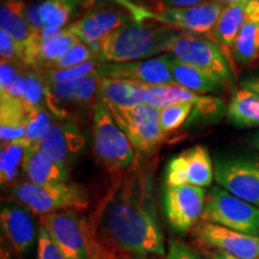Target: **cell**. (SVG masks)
<instances>
[{"label": "cell", "instance_id": "cell-1", "mask_svg": "<svg viewBox=\"0 0 259 259\" xmlns=\"http://www.w3.org/2000/svg\"><path fill=\"white\" fill-rule=\"evenodd\" d=\"M102 232L113 247L126 253L166 254L151 173L135 170L114 187L103 205Z\"/></svg>", "mask_w": 259, "mask_h": 259}, {"label": "cell", "instance_id": "cell-2", "mask_svg": "<svg viewBox=\"0 0 259 259\" xmlns=\"http://www.w3.org/2000/svg\"><path fill=\"white\" fill-rule=\"evenodd\" d=\"M153 22L132 21L111 32L97 44L100 63L144 60L166 53L168 42L179 30Z\"/></svg>", "mask_w": 259, "mask_h": 259}, {"label": "cell", "instance_id": "cell-3", "mask_svg": "<svg viewBox=\"0 0 259 259\" xmlns=\"http://www.w3.org/2000/svg\"><path fill=\"white\" fill-rule=\"evenodd\" d=\"M58 247L67 259H116L96 238L92 222L76 210L41 216Z\"/></svg>", "mask_w": 259, "mask_h": 259}, {"label": "cell", "instance_id": "cell-4", "mask_svg": "<svg viewBox=\"0 0 259 259\" xmlns=\"http://www.w3.org/2000/svg\"><path fill=\"white\" fill-rule=\"evenodd\" d=\"M93 150L96 160L109 173H121L135 167L137 153L109 109L96 101L93 108Z\"/></svg>", "mask_w": 259, "mask_h": 259}, {"label": "cell", "instance_id": "cell-5", "mask_svg": "<svg viewBox=\"0 0 259 259\" xmlns=\"http://www.w3.org/2000/svg\"><path fill=\"white\" fill-rule=\"evenodd\" d=\"M10 198L21 204L32 213L40 216L66 210H85L90 198L85 189L74 183H57L36 185L29 181L12 185Z\"/></svg>", "mask_w": 259, "mask_h": 259}, {"label": "cell", "instance_id": "cell-6", "mask_svg": "<svg viewBox=\"0 0 259 259\" xmlns=\"http://www.w3.org/2000/svg\"><path fill=\"white\" fill-rule=\"evenodd\" d=\"M166 53L212 77L226 87L233 83V70L221 47L211 38L179 31L168 42Z\"/></svg>", "mask_w": 259, "mask_h": 259}, {"label": "cell", "instance_id": "cell-7", "mask_svg": "<svg viewBox=\"0 0 259 259\" xmlns=\"http://www.w3.org/2000/svg\"><path fill=\"white\" fill-rule=\"evenodd\" d=\"M200 221L259 236V208L221 187H210L206 192L205 206Z\"/></svg>", "mask_w": 259, "mask_h": 259}, {"label": "cell", "instance_id": "cell-8", "mask_svg": "<svg viewBox=\"0 0 259 259\" xmlns=\"http://www.w3.org/2000/svg\"><path fill=\"white\" fill-rule=\"evenodd\" d=\"M213 169L220 187L259 208V156L223 155L216 157Z\"/></svg>", "mask_w": 259, "mask_h": 259}, {"label": "cell", "instance_id": "cell-9", "mask_svg": "<svg viewBox=\"0 0 259 259\" xmlns=\"http://www.w3.org/2000/svg\"><path fill=\"white\" fill-rule=\"evenodd\" d=\"M108 109L136 153L147 156L153 154L166 137L160 126V109L153 106L144 103L134 108Z\"/></svg>", "mask_w": 259, "mask_h": 259}, {"label": "cell", "instance_id": "cell-10", "mask_svg": "<svg viewBox=\"0 0 259 259\" xmlns=\"http://www.w3.org/2000/svg\"><path fill=\"white\" fill-rule=\"evenodd\" d=\"M206 191L190 185H166L163 190V211L168 225L178 233H186L202 220Z\"/></svg>", "mask_w": 259, "mask_h": 259}, {"label": "cell", "instance_id": "cell-11", "mask_svg": "<svg viewBox=\"0 0 259 259\" xmlns=\"http://www.w3.org/2000/svg\"><path fill=\"white\" fill-rule=\"evenodd\" d=\"M215 179L213 162L204 145H194L171 157L164 170L166 185L209 187Z\"/></svg>", "mask_w": 259, "mask_h": 259}, {"label": "cell", "instance_id": "cell-12", "mask_svg": "<svg viewBox=\"0 0 259 259\" xmlns=\"http://www.w3.org/2000/svg\"><path fill=\"white\" fill-rule=\"evenodd\" d=\"M171 54L125 63H100L96 74L101 78L125 79L145 85H177L170 70Z\"/></svg>", "mask_w": 259, "mask_h": 259}, {"label": "cell", "instance_id": "cell-13", "mask_svg": "<svg viewBox=\"0 0 259 259\" xmlns=\"http://www.w3.org/2000/svg\"><path fill=\"white\" fill-rule=\"evenodd\" d=\"M226 6L220 2L208 0L191 8L163 9L155 12L153 21L179 31L204 36L211 34Z\"/></svg>", "mask_w": 259, "mask_h": 259}, {"label": "cell", "instance_id": "cell-14", "mask_svg": "<svg viewBox=\"0 0 259 259\" xmlns=\"http://www.w3.org/2000/svg\"><path fill=\"white\" fill-rule=\"evenodd\" d=\"M36 145L52 160L70 170L87 147V137L78 126L70 120L54 121Z\"/></svg>", "mask_w": 259, "mask_h": 259}, {"label": "cell", "instance_id": "cell-15", "mask_svg": "<svg viewBox=\"0 0 259 259\" xmlns=\"http://www.w3.org/2000/svg\"><path fill=\"white\" fill-rule=\"evenodd\" d=\"M132 21H135L134 16L120 5L94 6L67 29L84 44L94 45Z\"/></svg>", "mask_w": 259, "mask_h": 259}, {"label": "cell", "instance_id": "cell-16", "mask_svg": "<svg viewBox=\"0 0 259 259\" xmlns=\"http://www.w3.org/2000/svg\"><path fill=\"white\" fill-rule=\"evenodd\" d=\"M199 242L216 251H222L240 259H259V236L232 231L215 223L200 221L193 228Z\"/></svg>", "mask_w": 259, "mask_h": 259}, {"label": "cell", "instance_id": "cell-17", "mask_svg": "<svg viewBox=\"0 0 259 259\" xmlns=\"http://www.w3.org/2000/svg\"><path fill=\"white\" fill-rule=\"evenodd\" d=\"M101 77L96 72L83 77L76 82L63 84H47L46 107L52 114L64 120L67 116V108L84 106L99 96Z\"/></svg>", "mask_w": 259, "mask_h": 259}, {"label": "cell", "instance_id": "cell-18", "mask_svg": "<svg viewBox=\"0 0 259 259\" xmlns=\"http://www.w3.org/2000/svg\"><path fill=\"white\" fill-rule=\"evenodd\" d=\"M31 211L15 202L2 205L0 223L6 238L19 253L25 254L36 239V225Z\"/></svg>", "mask_w": 259, "mask_h": 259}, {"label": "cell", "instance_id": "cell-19", "mask_svg": "<svg viewBox=\"0 0 259 259\" xmlns=\"http://www.w3.org/2000/svg\"><path fill=\"white\" fill-rule=\"evenodd\" d=\"M22 173L27 180L36 185L67 183L70 170L52 160L50 155L45 153L36 144H32L25 153Z\"/></svg>", "mask_w": 259, "mask_h": 259}, {"label": "cell", "instance_id": "cell-20", "mask_svg": "<svg viewBox=\"0 0 259 259\" xmlns=\"http://www.w3.org/2000/svg\"><path fill=\"white\" fill-rule=\"evenodd\" d=\"M144 84L125 79L101 78L97 101L107 108L127 109L144 105Z\"/></svg>", "mask_w": 259, "mask_h": 259}, {"label": "cell", "instance_id": "cell-21", "mask_svg": "<svg viewBox=\"0 0 259 259\" xmlns=\"http://www.w3.org/2000/svg\"><path fill=\"white\" fill-rule=\"evenodd\" d=\"M234 59L248 65L259 57V0H250L246 21L232 47Z\"/></svg>", "mask_w": 259, "mask_h": 259}, {"label": "cell", "instance_id": "cell-22", "mask_svg": "<svg viewBox=\"0 0 259 259\" xmlns=\"http://www.w3.org/2000/svg\"><path fill=\"white\" fill-rule=\"evenodd\" d=\"M0 25L3 30L11 35L21 51L23 52L34 37V31L25 17L24 0H2L0 3Z\"/></svg>", "mask_w": 259, "mask_h": 259}, {"label": "cell", "instance_id": "cell-23", "mask_svg": "<svg viewBox=\"0 0 259 259\" xmlns=\"http://www.w3.org/2000/svg\"><path fill=\"white\" fill-rule=\"evenodd\" d=\"M28 112L21 101L0 99V139L2 144L24 139Z\"/></svg>", "mask_w": 259, "mask_h": 259}, {"label": "cell", "instance_id": "cell-24", "mask_svg": "<svg viewBox=\"0 0 259 259\" xmlns=\"http://www.w3.org/2000/svg\"><path fill=\"white\" fill-rule=\"evenodd\" d=\"M248 3L250 0H242L235 4L227 5L223 10L221 17L210 34L212 40L218 42L220 46L233 47L235 38L246 21Z\"/></svg>", "mask_w": 259, "mask_h": 259}, {"label": "cell", "instance_id": "cell-25", "mask_svg": "<svg viewBox=\"0 0 259 259\" xmlns=\"http://www.w3.org/2000/svg\"><path fill=\"white\" fill-rule=\"evenodd\" d=\"M226 112L229 122L235 127H259V99L248 90H235Z\"/></svg>", "mask_w": 259, "mask_h": 259}, {"label": "cell", "instance_id": "cell-26", "mask_svg": "<svg viewBox=\"0 0 259 259\" xmlns=\"http://www.w3.org/2000/svg\"><path fill=\"white\" fill-rule=\"evenodd\" d=\"M170 70L177 85L183 87L198 95L206 93H218L223 88L222 84L213 79L212 77L194 69L190 65L181 63L174 56L170 58Z\"/></svg>", "mask_w": 259, "mask_h": 259}, {"label": "cell", "instance_id": "cell-27", "mask_svg": "<svg viewBox=\"0 0 259 259\" xmlns=\"http://www.w3.org/2000/svg\"><path fill=\"white\" fill-rule=\"evenodd\" d=\"M79 38L73 35L67 28H64L59 34L47 41L36 44V59L32 70L46 71L54 61L59 60L72 48Z\"/></svg>", "mask_w": 259, "mask_h": 259}, {"label": "cell", "instance_id": "cell-28", "mask_svg": "<svg viewBox=\"0 0 259 259\" xmlns=\"http://www.w3.org/2000/svg\"><path fill=\"white\" fill-rule=\"evenodd\" d=\"M144 103L157 109L183 102L198 103L203 96L179 85H145Z\"/></svg>", "mask_w": 259, "mask_h": 259}, {"label": "cell", "instance_id": "cell-29", "mask_svg": "<svg viewBox=\"0 0 259 259\" xmlns=\"http://www.w3.org/2000/svg\"><path fill=\"white\" fill-rule=\"evenodd\" d=\"M85 0H46L40 4V15L45 27L65 28L72 23V19L79 14Z\"/></svg>", "mask_w": 259, "mask_h": 259}, {"label": "cell", "instance_id": "cell-30", "mask_svg": "<svg viewBox=\"0 0 259 259\" xmlns=\"http://www.w3.org/2000/svg\"><path fill=\"white\" fill-rule=\"evenodd\" d=\"M30 144L24 139L10 142L2 144L0 151V181L2 186H8L12 184L18 177L19 170L22 171L25 153Z\"/></svg>", "mask_w": 259, "mask_h": 259}, {"label": "cell", "instance_id": "cell-31", "mask_svg": "<svg viewBox=\"0 0 259 259\" xmlns=\"http://www.w3.org/2000/svg\"><path fill=\"white\" fill-rule=\"evenodd\" d=\"M23 79L24 93L22 96V103L27 112L46 106L47 83L45 82L41 72L35 70H28L23 72Z\"/></svg>", "mask_w": 259, "mask_h": 259}, {"label": "cell", "instance_id": "cell-32", "mask_svg": "<svg viewBox=\"0 0 259 259\" xmlns=\"http://www.w3.org/2000/svg\"><path fill=\"white\" fill-rule=\"evenodd\" d=\"M24 93L23 73L14 63L2 60L0 64V99H10L22 102Z\"/></svg>", "mask_w": 259, "mask_h": 259}, {"label": "cell", "instance_id": "cell-33", "mask_svg": "<svg viewBox=\"0 0 259 259\" xmlns=\"http://www.w3.org/2000/svg\"><path fill=\"white\" fill-rule=\"evenodd\" d=\"M99 60H92L88 63L80 64L78 66L69 67V69L63 70H47L42 71L41 74L44 77L45 82L48 85H53V84H63V83H70L76 82L83 77L89 76V74L94 73L99 66Z\"/></svg>", "mask_w": 259, "mask_h": 259}, {"label": "cell", "instance_id": "cell-34", "mask_svg": "<svg viewBox=\"0 0 259 259\" xmlns=\"http://www.w3.org/2000/svg\"><path fill=\"white\" fill-rule=\"evenodd\" d=\"M198 103L183 102L160 109V126L162 131L167 135L168 132L176 131L180 126H183L189 120L194 107Z\"/></svg>", "mask_w": 259, "mask_h": 259}, {"label": "cell", "instance_id": "cell-35", "mask_svg": "<svg viewBox=\"0 0 259 259\" xmlns=\"http://www.w3.org/2000/svg\"><path fill=\"white\" fill-rule=\"evenodd\" d=\"M53 114L46 106L38 107L28 112V127L24 141L29 144H36L46 134L48 127L53 124Z\"/></svg>", "mask_w": 259, "mask_h": 259}, {"label": "cell", "instance_id": "cell-36", "mask_svg": "<svg viewBox=\"0 0 259 259\" xmlns=\"http://www.w3.org/2000/svg\"><path fill=\"white\" fill-rule=\"evenodd\" d=\"M92 60H99V58H97L95 52L90 48L89 45L79 40L63 58L54 61L47 70L69 69V67L78 66L80 64L88 63Z\"/></svg>", "mask_w": 259, "mask_h": 259}, {"label": "cell", "instance_id": "cell-37", "mask_svg": "<svg viewBox=\"0 0 259 259\" xmlns=\"http://www.w3.org/2000/svg\"><path fill=\"white\" fill-rule=\"evenodd\" d=\"M37 259H67L58 247L45 226H40L37 235Z\"/></svg>", "mask_w": 259, "mask_h": 259}, {"label": "cell", "instance_id": "cell-38", "mask_svg": "<svg viewBox=\"0 0 259 259\" xmlns=\"http://www.w3.org/2000/svg\"><path fill=\"white\" fill-rule=\"evenodd\" d=\"M0 57H2V60L16 65L17 63H22L18 45L11 37V35L3 29H0Z\"/></svg>", "mask_w": 259, "mask_h": 259}, {"label": "cell", "instance_id": "cell-39", "mask_svg": "<svg viewBox=\"0 0 259 259\" xmlns=\"http://www.w3.org/2000/svg\"><path fill=\"white\" fill-rule=\"evenodd\" d=\"M166 259H205L196 250L186 245L185 242L176 240L171 241L168 248Z\"/></svg>", "mask_w": 259, "mask_h": 259}, {"label": "cell", "instance_id": "cell-40", "mask_svg": "<svg viewBox=\"0 0 259 259\" xmlns=\"http://www.w3.org/2000/svg\"><path fill=\"white\" fill-rule=\"evenodd\" d=\"M25 17H27V21L30 28L34 31V34H37L44 30L45 24L41 19L40 15V4H25Z\"/></svg>", "mask_w": 259, "mask_h": 259}, {"label": "cell", "instance_id": "cell-41", "mask_svg": "<svg viewBox=\"0 0 259 259\" xmlns=\"http://www.w3.org/2000/svg\"><path fill=\"white\" fill-rule=\"evenodd\" d=\"M112 2H114L116 5H120L121 8H124V9L127 10L130 14L134 16L135 21H137V22L153 21V17H154L155 12L150 11V10L138 8V6H135V5L130 4V3L125 2V0H112Z\"/></svg>", "mask_w": 259, "mask_h": 259}, {"label": "cell", "instance_id": "cell-42", "mask_svg": "<svg viewBox=\"0 0 259 259\" xmlns=\"http://www.w3.org/2000/svg\"><path fill=\"white\" fill-rule=\"evenodd\" d=\"M164 9H184L191 8L208 2V0H160Z\"/></svg>", "mask_w": 259, "mask_h": 259}, {"label": "cell", "instance_id": "cell-43", "mask_svg": "<svg viewBox=\"0 0 259 259\" xmlns=\"http://www.w3.org/2000/svg\"><path fill=\"white\" fill-rule=\"evenodd\" d=\"M241 88H244L248 92L253 94L254 96H257L259 99V71L252 74L246 76L244 79L241 80Z\"/></svg>", "mask_w": 259, "mask_h": 259}, {"label": "cell", "instance_id": "cell-44", "mask_svg": "<svg viewBox=\"0 0 259 259\" xmlns=\"http://www.w3.org/2000/svg\"><path fill=\"white\" fill-rule=\"evenodd\" d=\"M211 259H240V258H236L234 255L226 253V252H222V251H215L211 254Z\"/></svg>", "mask_w": 259, "mask_h": 259}, {"label": "cell", "instance_id": "cell-45", "mask_svg": "<svg viewBox=\"0 0 259 259\" xmlns=\"http://www.w3.org/2000/svg\"><path fill=\"white\" fill-rule=\"evenodd\" d=\"M248 143L251 144L252 148L259 150V131L254 132L253 135H251V137L248 138Z\"/></svg>", "mask_w": 259, "mask_h": 259}, {"label": "cell", "instance_id": "cell-46", "mask_svg": "<svg viewBox=\"0 0 259 259\" xmlns=\"http://www.w3.org/2000/svg\"><path fill=\"white\" fill-rule=\"evenodd\" d=\"M125 2H127V3H130V4H132L135 6H138V8L147 9V8H145V5H144V3L147 2V0H125Z\"/></svg>", "mask_w": 259, "mask_h": 259}, {"label": "cell", "instance_id": "cell-47", "mask_svg": "<svg viewBox=\"0 0 259 259\" xmlns=\"http://www.w3.org/2000/svg\"><path fill=\"white\" fill-rule=\"evenodd\" d=\"M215 2H220L225 5H231V4H235V3L242 2V0H215Z\"/></svg>", "mask_w": 259, "mask_h": 259}, {"label": "cell", "instance_id": "cell-48", "mask_svg": "<svg viewBox=\"0 0 259 259\" xmlns=\"http://www.w3.org/2000/svg\"><path fill=\"white\" fill-rule=\"evenodd\" d=\"M130 259H156L153 255H131Z\"/></svg>", "mask_w": 259, "mask_h": 259}, {"label": "cell", "instance_id": "cell-49", "mask_svg": "<svg viewBox=\"0 0 259 259\" xmlns=\"http://www.w3.org/2000/svg\"><path fill=\"white\" fill-rule=\"evenodd\" d=\"M35 2H42V3H44V2H46V0H35ZM85 2L88 3V4H90V2H93V0H85Z\"/></svg>", "mask_w": 259, "mask_h": 259}]
</instances>
